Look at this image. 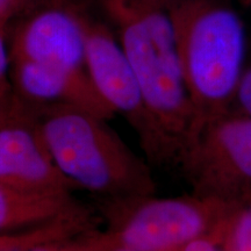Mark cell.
Returning a JSON list of instances; mask_svg holds the SVG:
<instances>
[{
	"label": "cell",
	"mask_w": 251,
	"mask_h": 251,
	"mask_svg": "<svg viewBox=\"0 0 251 251\" xmlns=\"http://www.w3.org/2000/svg\"><path fill=\"white\" fill-rule=\"evenodd\" d=\"M142 94L153 127L170 158L179 159L198 128L185 81L171 13L151 0H103Z\"/></svg>",
	"instance_id": "1"
},
{
	"label": "cell",
	"mask_w": 251,
	"mask_h": 251,
	"mask_svg": "<svg viewBox=\"0 0 251 251\" xmlns=\"http://www.w3.org/2000/svg\"><path fill=\"white\" fill-rule=\"evenodd\" d=\"M33 109L52 161L78 190L107 202L151 196L155 184L148 165L106 119L68 105Z\"/></svg>",
	"instance_id": "2"
},
{
	"label": "cell",
	"mask_w": 251,
	"mask_h": 251,
	"mask_svg": "<svg viewBox=\"0 0 251 251\" xmlns=\"http://www.w3.org/2000/svg\"><path fill=\"white\" fill-rule=\"evenodd\" d=\"M185 81L198 118H219L237 90L244 55V33L230 9L194 0L171 12ZM197 128V129H198Z\"/></svg>",
	"instance_id": "3"
},
{
	"label": "cell",
	"mask_w": 251,
	"mask_h": 251,
	"mask_svg": "<svg viewBox=\"0 0 251 251\" xmlns=\"http://www.w3.org/2000/svg\"><path fill=\"white\" fill-rule=\"evenodd\" d=\"M149 198L107 202L108 218L117 222L112 235L117 247L178 251L221 219L219 200L212 198Z\"/></svg>",
	"instance_id": "4"
},
{
	"label": "cell",
	"mask_w": 251,
	"mask_h": 251,
	"mask_svg": "<svg viewBox=\"0 0 251 251\" xmlns=\"http://www.w3.org/2000/svg\"><path fill=\"white\" fill-rule=\"evenodd\" d=\"M86 70L100 98L115 114L128 121L141 146L153 162H164L169 153L144 106L139 83L120 41L100 21L86 17Z\"/></svg>",
	"instance_id": "5"
},
{
	"label": "cell",
	"mask_w": 251,
	"mask_h": 251,
	"mask_svg": "<svg viewBox=\"0 0 251 251\" xmlns=\"http://www.w3.org/2000/svg\"><path fill=\"white\" fill-rule=\"evenodd\" d=\"M87 13L78 0H37L19 18L12 35L11 61H33L89 75Z\"/></svg>",
	"instance_id": "6"
},
{
	"label": "cell",
	"mask_w": 251,
	"mask_h": 251,
	"mask_svg": "<svg viewBox=\"0 0 251 251\" xmlns=\"http://www.w3.org/2000/svg\"><path fill=\"white\" fill-rule=\"evenodd\" d=\"M0 184L28 192L78 190L52 161L33 107L18 96L11 114L0 126Z\"/></svg>",
	"instance_id": "7"
},
{
	"label": "cell",
	"mask_w": 251,
	"mask_h": 251,
	"mask_svg": "<svg viewBox=\"0 0 251 251\" xmlns=\"http://www.w3.org/2000/svg\"><path fill=\"white\" fill-rule=\"evenodd\" d=\"M200 196L211 198L229 166L251 179V119L215 118L199 126L180 159Z\"/></svg>",
	"instance_id": "8"
},
{
	"label": "cell",
	"mask_w": 251,
	"mask_h": 251,
	"mask_svg": "<svg viewBox=\"0 0 251 251\" xmlns=\"http://www.w3.org/2000/svg\"><path fill=\"white\" fill-rule=\"evenodd\" d=\"M14 93L33 107L68 105L109 120L115 113L94 89L89 75L33 61H11Z\"/></svg>",
	"instance_id": "9"
},
{
	"label": "cell",
	"mask_w": 251,
	"mask_h": 251,
	"mask_svg": "<svg viewBox=\"0 0 251 251\" xmlns=\"http://www.w3.org/2000/svg\"><path fill=\"white\" fill-rule=\"evenodd\" d=\"M83 207L72 192H28L0 184V234L47 224Z\"/></svg>",
	"instance_id": "10"
},
{
	"label": "cell",
	"mask_w": 251,
	"mask_h": 251,
	"mask_svg": "<svg viewBox=\"0 0 251 251\" xmlns=\"http://www.w3.org/2000/svg\"><path fill=\"white\" fill-rule=\"evenodd\" d=\"M231 251H251V206L235 218L230 235Z\"/></svg>",
	"instance_id": "11"
},
{
	"label": "cell",
	"mask_w": 251,
	"mask_h": 251,
	"mask_svg": "<svg viewBox=\"0 0 251 251\" xmlns=\"http://www.w3.org/2000/svg\"><path fill=\"white\" fill-rule=\"evenodd\" d=\"M37 0H0V23L7 24L19 19L33 6Z\"/></svg>",
	"instance_id": "12"
},
{
	"label": "cell",
	"mask_w": 251,
	"mask_h": 251,
	"mask_svg": "<svg viewBox=\"0 0 251 251\" xmlns=\"http://www.w3.org/2000/svg\"><path fill=\"white\" fill-rule=\"evenodd\" d=\"M15 101H17V96L15 93H12L7 80L0 83V126L4 124L11 114Z\"/></svg>",
	"instance_id": "13"
},
{
	"label": "cell",
	"mask_w": 251,
	"mask_h": 251,
	"mask_svg": "<svg viewBox=\"0 0 251 251\" xmlns=\"http://www.w3.org/2000/svg\"><path fill=\"white\" fill-rule=\"evenodd\" d=\"M237 93L241 105L251 117V70L241 77L237 86Z\"/></svg>",
	"instance_id": "14"
},
{
	"label": "cell",
	"mask_w": 251,
	"mask_h": 251,
	"mask_svg": "<svg viewBox=\"0 0 251 251\" xmlns=\"http://www.w3.org/2000/svg\"><path fill=\"white\" fill-rule=\"evenodd\" d=\"M6 24L0 23V83L6 80V72H7L11 55H9L7 46H6Z\"/></svg>",
	"instance_id": "15"
},
{
	"label": "cell",
	"mask_w": 251,
	"mask_h": 251,
	"mask_svg": "<svg viewBox=\"0 0 251 251\" xmlns=\"http://www.w3.org/2000/svg\"><path fill=\"white\" fill-rule=\"evenodd\" d=\"M178 251H221L213 243V241L208 240L205 236L199 237L197 240L191 241L186 246H184Z\"/></svg>",
	"instance_id": "16"
},
{
	"label": "cell",
	"mask_w": 251,
	"mask_h": 251,
	"mask_svg": "<svg viewBox=\"0 0 251 251\" xmlns=\"http://www.w3.org/2000/svg\"><path fill=\"white\" fill-rule=\"evenodd\" d=\"M29 251H67V250H59L56 249V248H51V247H45V246H37L33 249H30Z\"/></svg>",
	"instance_id": "17"
},
{
	"label": "cell",
	"mask_w": 251,
	"mask_h": 251,
	"mask_svg": "<svg viewBox=\"0 0 251 251\" xmlns=\"http://www.w3.org/2000/svg\"><path fill=\"white\" fill-rule=\"evenodd\" d=\"M112 251H136V250L128 249V248H125V247H115Z\"/></svg>",
	"instance_id": "18"
}]
</instances>
